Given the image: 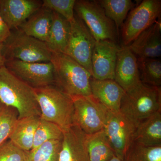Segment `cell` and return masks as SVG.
Wrapping results in <instances>:
<instances>
[{
    "label": "cell",
    "instance_id": "obj_1",
    "mask_svg": "<svg viewBox=\"0 0 161 161\" xmlns=\"http://www.w3.org/2000/svg\"><path fill=\"white\" fill-rule=\"evenodd\" d=\"M0 102L16 110L19 119L41 115L34 88L14 75L5 65L0 68Z\"/></svg>",
    "mask_w": 161,
    "mask_h": 161
},
{
    "label": "cell",
    "instance_id": "obj_2",
    "mask_svg": "<svg viewBox=\"0 0 161 161\" xmlns=\"http://www.w3.org/2000/svg\"><path fill=\"white\" fill-rule=\"evenodd\" d=\"M50 62L54 72L55 86L70 96L92 95V76L82 65L65 54L52 52Z\"/></svg>",
    "mask_w": 161,
    "mask_h": 161
},
{
    "label": "cell",
    "instance_id": "obj_3",
    "mask_svg": "<svg viewBox=\"0 0 161 161\" xmlns=\"http://www.w3.org/2000/svg\"><path fill=\"white\" fill-rule=\"evenodd\" d=\"M40 107V118L65 130L74 125V105L72 97L55 85L34 89Z\"/></svg>",
    "mask_w": 161,
    "mask_h": 161
},
{
    "label": "cell",
    "instance_id": "obj_4",
    "mask_svg": "<svg viewBox=\"0 0 161 161\" xmlns=\"http://www.w3.org/2000/svg\"><path fill=\"white\" fill-rule=\"evenodd\" d=\"M161 111V87L140 84L125 92L120 112L137 127L138 124Z\"/></svg>",
    "mask_w": 161,
    "mask_h": 161
},
{
    "label": "cell",
    "instance_id": "obj_5",
    "mask_svg": "<svg viewBox=\"0 0 161 161\" xmlns=\"http://www.w3.org/2000/svg\"><path fill=\"white\" fill-rule=\"evenodd\" d=\"M3 53L6 60L16 59L26 62H49L52 52L46 43L25 34L19 29L11 31L3 43Z\"/></svg>",
    "mask_w": 161,
    "mask_h": 161
},
{
    "label": "cell",
    "instance_id": "obj_6",
    "mask_svg": "<svg viewBox=\"0 0 161 161\" xmlns=\"http://www.w3.org/2000/svg\"><path fill=\"white\" fill-rule=\"evenodd\" d=\"M75 12L86 25L96 42L109 40L116 43V26L97 1H76Z\"/></svg>",
    "mask_w": 161,
    "mask_h": 161
},
{
    "label": "cell",
    "instance_id": "obj_7",
    "mask_svg": "<svg viewBox=\"0 0 161 161\" xmlns=\"http://www.w3.org/2000/svg\"><path fill=\"white\" fill-rule=\"evenodd\" d=\"M161 0H144L129 13L122 26L124 46H129L160 18Z\"/></svg>",
    "mask_w": 161,
    "mask_h": 161
},
{
    "label": "cell",
    "instance_id": "obj_8",
    "mask_svg": "<svg viewBox=\"0 0 161 161\" xmlns=\"http://www.w3.org/2000/svg\"><path fill=\"white\" fill-rule=\"evenodd\" d=\"M136 128L120 111H108L103 130L115 156L123 160L134 143Z\"/></svg>",
    "mask_w": 161,
    "mask_h": 161
},
{
    "label": "cell",
    "instance_id": "obj_9",
    "mask_svg": "<svg viewBox=\"0 0 161 161\" xmlns=\"http://www.w3.org/2000/svg\"><path fill=\"white\" fill-rule=\"evenodd\" d=\"M71 97L75 109L74 125L87 135L103 130L109 110L92 95Z\"/></svg>",
    "mask_w": 161,
    "mask_h": 161
},
{
    "label": "cell",
    "instance_id": "obj_10",
    "mask_svg": "<svg viewBox=\"0 0 161 161\" xmlns=\"http://www.w3.org/2000/svg\"><path fill=\"white\" fill-rule=\"evenodd\" d=\"M70 23L65 54L82 65L92 75V52L96 41L86 25L75 13Z\"/></svg>",
    "mask_w": 161,
    "mask_h": 161
},
{
    "label": "cell",
    "instance_id": "obj_11",
    "mask_svg": "<svg viewBox=\"0 0 161 161\" xmlns=\"http://www.w3.org/2000/svg\"><path fill=\"white\" fill-rule=\"evenodd\" d=\"M5 66L33 88L55 85L53 65L51 62L31 63L9 59L6 60Z\"/></svg>",
    "mask_w": 161,
    "mask_h": 161
},
{
    "label": "cell",
    "instance_id": "obj_12",
    "mask_svg": "<svg viewBox=\"0 0 161 161\" xmlns=\"http://www.w3.org/2000/svg\"><path fill=\"white\" fill-rule=\"evenodd\" d=\"M119 47L109 40L96 42L92 52V76L98 80L115 79V70Z\"/></svg>",
    "mask_w": 161,
    "mask_h": 161
},
{
    "label": "cell",
    "instance_id": "obj_13",
    "mask_svg": "<svg viewBox=\"0 0 161 161\" xmlns=\"http://www.w3.org/2000/svg\"><path fill=\"white\" fill-rule=\"evenodd\" d=\"M114 80L125 92L132 89L142 83L137 58L129 46L119 47L117 54Z\"/></svg>",
    "mask_w": 161,
    "mask_h": 161
},
{
    "label": "cell",
    "instance_id": "obj_14",
    "mask_svg": "<svg viewBox=\"0 0 161 161\" xmlns=\"http://www.w3.org/2000/svg\"><path fill=\"white\" fill-rule=\"evenodd\" d=\"M39 0H0V14L10 30L19 29L42 7Z\"/></svg>",
    "mask_w": 161,
    "mask_h": 161
},
{
    "label": "cell",
    "instance_id": "obj_15",
    "mask_svg": "<svg viewBox=\"0 0 161 161\" xmlns=\"http://www.w3.org/2000/svg\"><path fill=\"white\" fill-rule=\"evenodd\" d=\"M58 161H90L86 134L77 125L63 130Z\"/></svg>",
    "mask_w": 161,
    "mask_h": 161
},
{
    "label": "cell",
    "instance_id": "obj_16",
    "mask_svg": "<svg viewBox=\"0 0 161 161\" xmlns=\"http://www.w3.org/2000/svg\"><path fill=\"white\" fill-rule=\"evenodd\" d=\"M161 26L160 19L142 32L129 45L137 59L160 58Z\"/></svg>",
    "mask_w": 161,
    "mask_h": 161
},
{
    "label": "cell",
    "instance_id": "obj_17",
    "mask_svg": "<svg viewBox=\"0 0 161 161\" xmlns=\"http://www.w3.org/2000/svg\"><path fill=\"white\" fill-rule=\"evenodd\" d=\"M92 95L108 109L112 112L120 111L122 99L125 92L114 80H98L91 78Z\"/></svg>",
    "mask_w": 161,
    "mask_h": 161
},
{
    "label": "cell",
    "instance_id": "obj_18",
    "mask_svg": "<svg viewBox=\"0 0 161 161\" xmlns=\"http://www.w3.org/2000/svg\"><path fill=\"white\" fill-rule=\"evenodd\" d=\"M53 11L42 7L31 16L19 29L25 34L46 42L53 20Z\"/></svg>",
    "mask_w": 161,
    "mask_h": 161
},
{
    "label": "cell",
    "instance_id": "obj_19",
    "mask_svg": "<svg viewBox=\"0 0 161 161\" xmlns=\"http://www.w3.org/2000/svg\"><path fill=\"white\" fill-rule=\"evenodd\" d=\"M40 119V116L37 115L18 119L9 140L18 148L29 152L32 148L35 132Z\"/></svg>",
    "mask_w": 161,
    "mask_h": 161
},
{
    "label": "cell",
    "instance_id": "obj_20",
    "mask_svg": "<svg viewBox=\"0 0 161 161\" xmlns=\"http://www.w3.org/2000/svg\"><path fill=\"white\" fill-rule=\"evenodd\" d=\"M134 142L151 147L161 146V111L156 112L138 124Z\"/></svg>",
    "mask_w": 161,
    "mask_h": 161
},
{
    "label": "cell",
    "instance_id": "obj_21",
    "mask_svg": "<svg viewBox=\"0 0 161 161\" xmlns=\"http://www.w3.org/2000/svg\"><path fill=\"white\" fill-rule=\"evenodd\" d=\"M70 29L69 21L53 11L51 27L45 42L51 51L64 53L67 46Z\"/></svg>",
    "mask_w": 161,
    "mask_h": 161
},
{
    "label": "cell",
    "instance_id": "obj_22",
    "mask_svg": "<svg viewBox=\"0 0 161 161\" xmlns=\"http://www.w3.org/2000/svg\"><path fill=\"white\" fill-rule=\"evenodd\" d=\"M86 143L90 161H109L115 156L103 130L86 134Z\"/></svg>",
    "mask_w": 161,
    "mask_h": 161
},
{
    "label": "cell",
    "instance_id": "obj_23",
    "mask_svg": "<svg viewBox=\"0 0 161 161\" xmlns=\"http://www.w3.org/2000/svg\"><path fill=\"white\" fill-rule=\"evenodd\" d=\"M97 2L107 16L113 21L117 31L135 5L131 0H99Z\"/></svg>",
    "mask_w": 161,
    "mask_h": 161
},
{
    "label": "cell",
    "instance_id": "obj_24",
    "mask_svg": "<svg viewBox=\"0 0 161 161\" xmlns=\"http://www.w3.org/2000/svg\"><path fill=\"white\" fill-rule=\"evenodd\" d=\"M140 77L142 83L161 87V61L159 58L138 59Z\"/></svg>",
    "mask_w": 161,
    "mask_h": 161
},
{
    "label": "cell",
    "instance_id": "obj_25",
    "mask_svg": "<svg viewBox=\"0 0 161 161\" xmlns=\"http://www.w3.org/2000/svg\"><path fill=\"white\" fill-rule=\"evenodd\" d=\"M62 139L46 142L37 148L26 152V161H58Z\"/></svg>",
    "mask_w": 161,
    "mask_h": 161
},
{
    "label": "cell",
    "instance_id": "obj_26",
    "mask_svg": "<svg viewBox=\"0 0 161 161\" xmlns=\"http://www.w3.org/2000/svg\"><path fill=\"white\" fill-rule=\"evenodd\" d=\"M63 131L58 125L40 118L35 132L31 150L36 149L49 141L63 138Z\"/></svg>",
    "mask_w": 161,
    "mask_h": 161
},
{
    "label": "cell",
    "instance_id": "obj_27",
    "mask_svg": "<svg viewBox=\"0 0 161 161\" xmlns=\"http://www.w3.org/2000/svg\"><path fill=\"white\" fill-rule=\"evenodd\" d=\"M124 161H161V146H147L134 142Z\"/></svg>",
    "mask_w": 161,
    "mask_h": 161
},
{
    "label": "cell",
    "instance_id": "obj_28",
    "mask_svg": "<svg viewBox=\"0 0 161 161\" xmlns=\"http://www.w3.org/2000/svg\"><path fill=\"white\" fill-rule=\"evenodd\" d=\"M18 116L16 110L0 102V146L9 139Z\"/></svg>",
    "mask_w": 161,
    "mask_h": 161
},
{
    "label": "cell",
    "instance_id": "obj_29",
    "mask_svg": "<svg viewBox=\"0 0 161 161\" xmlns=\"http://www.w3.org/2000/svg\"><path fill=\"white\" fill-rule=\"evenodd\" d=\"M75 3L76 0H43L42 6L57 13L71 22L75 18Z\"/></svg>",
    "mask_w": 161,
    "mask_h": 161
},
{
    "label": "cell",
    "instance_id": "obj_30",
    "mask_svg": "<svg viewBox=\"0 0 161 161\" xmlns=\"http://www.w3.org/2000/svg\"><path fill=\"white\" fill-rule=\"evenodd\" d=\"M26 152L8 140L0 146V161H26Z\"/></svg>",
    "mask_w": 161,
    "mask_h": 161
},
{
    "label": "cell",
    "instance_id": "obj_31",
    "mask_svg": "<svg viewBox=\"0 0 161 161\" xmlns=\"http://www.w3.org/2000/svg\"><path fill=\"white\" fill-rule=\"evenodd\" d=\"M11 33V31L0 14V43H5L10 36Z\"/></svg>",
    "mask_w": 161,
    "mask_h": 161
},
{
    "label": "cell",
    "instance_id": "obj_32",
    "mask_svg": "<svg viewBox=\"0 0 161 161\" xmlns=\"http://www.w3.org/2000/svg\"><path fill=\"white\" fill-rule=\"evenodd\" d=\"M3 43H0V68L5 65L6 59L3 53Z\"/></svg>",
    "mask_w": 161,
    "mask_h": 161
},
{
    "label": "cell",
    "instance_id": "obj_33",
    "mask_svg": "<svg viewBox=\"0 0 161 161\" xmlns=\"http://www.w3.org/2000/svg\"><path fill=\"white\" fill-rule=\"evenodd\" d=\"M109 161H124L123 160L121 159L118 158L117 157L114 156L113 158L111 159Z\"/></svg>",
    "mask_w": 161,
    "mask_h": 161
}]
</instances>
